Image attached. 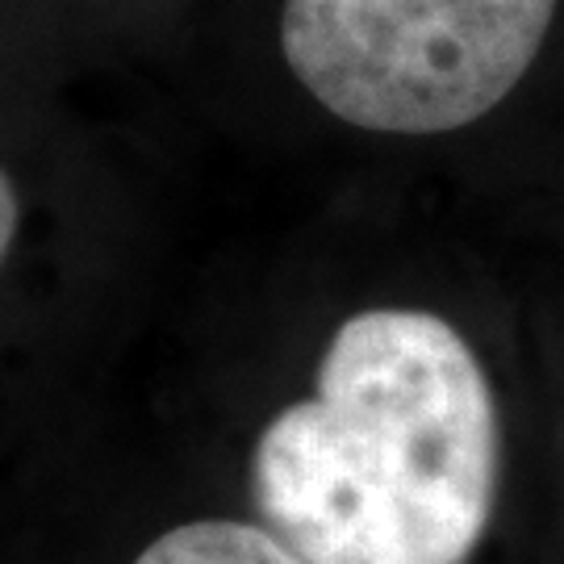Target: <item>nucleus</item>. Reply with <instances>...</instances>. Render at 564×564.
Here are the masks:
<instances>
[{"label":"nucleus","instance_id":"nucleus-1","mask_svg":"<svg viewBox=\"0 0 564 564\" xmlns=\"http://www.w3.org/2000/svg\"><path fill=\"white\" fill-rule=\"evenodd\" d=\"M314 398L256 444L263 527L305 564H464L502 468L489 377L426 310H364L326 343Z\"/></svg>","mask_w":564,"mask_h":564},{"label":"nucleus","instance_id":"nucleus-3","mask_svg":"<svg viewBox=\"0 0 564 564\" xmlns=\"http://www.w3.org/2000/svg\"><path fill=\"white\" fill-rule=\"evenodd\" d=\"M134 564H305L268 527L202 519L172 527Z\"/></svg>","mask_w":564,"mask_h":564},{"label":"nucleus","instance_id":"nucleus-2","mask_svg":"<svg viewBox=\"0 0 564 564\" xmlns=\"http://www.w3.org/2000/svg\"><path fill=\"white\" fill-rule=\"evenodd\" d=\"M561 0H284L281 51L305 93L377 134H447L514 93Z\"/></svg>","mask_w":564,"mask_h":564},{"label":"nucleus","instance_id":"nucleus-4","mask_svg":"<svg viewBox=\"0 0 564 564\" xmlns=\"http://www.w3.org/2000/svg\"><path fill=\"white\" fill-rule=\"evenodd\" d=\"M18 223H21L18 193H13V181H9L4 167H0V263H4L9 247H13V239H18Z\"/></svg>","mask_w":564,"mask_h":564}]
</instances>
